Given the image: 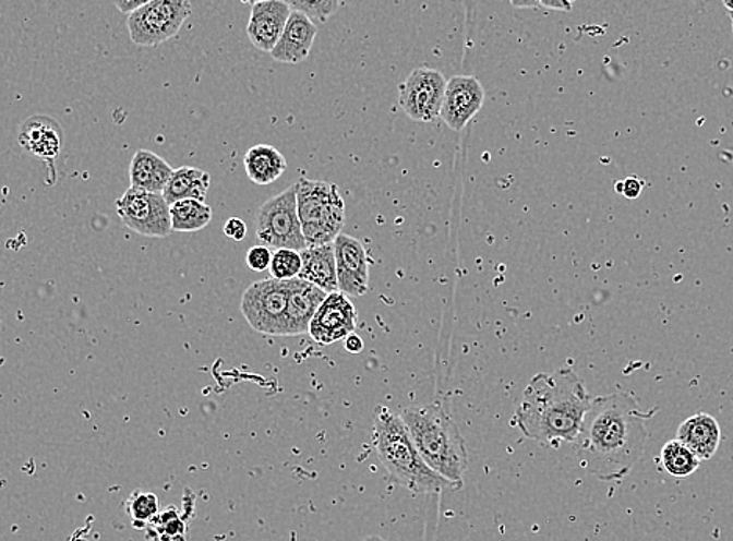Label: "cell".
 I'll use <instances>...</instances> for the list:
<instances>
[{
    "instance_id": "6da1fadb",
    "label": "cell",
    "mask_w": 733,
    "mask_h": 541,
    "mask_svg": "<svg viewBox=\"0 0 733 541\" xmlns=\"http://www.w3.org/2000/svg\"><path fill=\"white\" fill-rule=\"evenodd\" d=\"M656 412H642L632 393H613L591 400L574 443L585 471L598 481H623L645 453L649 438L646 421Z\"/></svg>"
},
{
    "instance_id": "7a4b0ae2",
    "label": "cell",
    "mask_w": 733,
    "mask_h": 541,
    "mask_svg": "<svg viewBox=\"0 0 733 541\" xmlns=\"http://www.w3.org/2000/svg\"><path fill=\"white\" fill-rule=\"evenodd\" d=\"M591 400L582 378L569 368L540 373L516 404L515 423L527 438L541 445H574Z\"/></svg>"
},
{
    "instance_id": "3957f363",
    "label": "cell",
    "mask_w": 733,
    "mask_h": 541,
    "mask_svg": "<svg viewBox=\"0 0 733 541\" xmlns=\"http://www.w3.org/2000/svg\"><path fill=\"white\" fill-rule=\"evenodd\" d=\"M373 440L378 460L393 481L408 492L435 494L458 489L425 464L400 414L384 406L375 409Z\"/></svg>"
},
{
    "instance_id": "277c9868",
    "label": "cell",
    "mask_w": 733,
    "mask_h": 541,
    "mask_svg": "<svg viewBox=\"0 0 733 541\" xmlns=\"http://www.w3.org/2000/svg\"><path fill=\"white\" fill-rule=\"evenodd\" d=\"M400 418L425 464L460 489L468 468V450L457 424L442 404L404 409Z\"/></svg>"
},
{
    "instance_id": "5b68a950",
    "label": "cell",
    "mask_w": 733,
    "mask_h": 541,
    "mask_svg": "<svg viewBox=\"0 0 733 541\" xmlns=\"http://www.w3.org/2000/svg\"><path fill=\"white\" fill-rule=\"evenodd\" d=\"M298 208L307 248L334 243L341 236L346 205L335 183L301 179L298 182Z\"/></svg>"
},
{
    "instance_id": "8992f818",
    "label": "cell",
    "mask_w": 733,
    "mask_h": 541,
    "mask_svg": "<svg viewBox=\"0 0 733 541\" xmlns=\"http://www.w3.org/2000/svg\"><path fill=\"white\" fill-rule=\"evenodd\" d=\"M256 240L273 249L307 248L298 208V183L260 205L255 218Z\"/></svg>"
},
{
    "instance_id": "52a82bcc",
    "label": "cell",
    "mask_w": 733,
    "mask_h": 541,
    "mask_svg": "<svg viewBox=\"0 0 733 541\" xmlns=\"http://www.w3.org/2000/svg\"><path fill=\"white\" fill-rule=\"evenodd\" d=\"M291 291L292 279L271 277L252 284L241 299V313L249 326L260 334L285 337Z\"/></svg>"
},
{
    "instance_id": "ba28073f",
    "label": "cell",
    "mask_w": 733,
    "mask_h": 541,
    "mask_svg": "<svg viewBox=\"0 0 733 541\" xmlns=\"http://www.w3.org/2000/svg\"><path fill=\"white\" fill-rule=\"evenodd\" d=\"M191 12V0H152L129 14L130 39L141 48H157L179 34Z\"/></svg>"
},
{
    "instance_id": "9c48e42d",
    "label": "cell",
    "mask_w": 733,
    "mask_h": 541,
    "mask_svg": "<svg viewBox=\"0 0 733 541\" xmlns=\"http://www.w3.org/2000/svg\"><path fill=\"white\" fill-rule=\"evenodd\" d=\"M117 211L121 221L133 232L143 237L165 238L171 236V205L164 193H151L130 189L117 201Z\"/></svg>"
},
{
    "instance_id": "30bf717a",
    "label": "cell",
    "mask_w": 733,
    "mask_h": 541,
    "mask_svg": "<svg viewBox=\"0 0 733 541\" xmlns=\"http://www.w3.org/2000/svg\"><path fill=\"white\" fill-rule=\"evenodd\" d=\"M446 86L442 72L418 68L399 85V107L413 121H436L442 115Z\"/></svg>"
},
{
    "instance_id": "8fae6325",
    "label": "cell",
    "mask_w": 733,
    "mask_h": 541,
    "mask_svg": "<svg viewBox=\"0 0 733 541\" xmlns=\"http://www.w3.org/2000/svg\"><path fill=\"white\" fill-rule=\"evenodd\" d=\"M357 310L341 291L328 293L310 323L309 335L317 345H334L356 334Z\"/></svg>"
},
{
    "instance_id": "7c38bea8",
    "label": "cell",
    "mask_w": 733,
    "mask_h": 541,
    "mask_svg": "<svg viewBox=\"0 0 733 541\" xmlns=\"http://www.w3.org/2000/svg\"><path fill=\"white\" fill-rule=\"evenodd\" d=\"M485 89L474 75H454L447 81L442 115L444 124L454 132H461L482 110Z\"/></svg>"
},
{
    "instance_id": "4fadbf2b",
    "label": "cell",
    "mask_w": 733,
    "mask_h": 541,
    "mask_svg": "<svg viewBox=\"0 0 733 541\" xmlns=\"http://www.w3.org/2000/svg\"><path fill=\"white\" fill-rule=\"evenodd\" d=\"M337 255L338 290L360 298L370 288V260L366 249L357 238L338 236L334 241Z\"/></svg>"
},
{
    "instance_id": "5bb4252c",
    "label": "cell",
    "mask_w": 733,
    "mask_h": 541,
    "mask_svg": "<svg viewBox=\"0 0 733 541\" xmlns=\"http://www.w3.org/2000/svg\"><path fill=\"white\" fill-rule=\"evenodd\" d=\"M291 12V7L285 0H263L252 5L248 23V36L252 45L262 52H273Z\"/></svg>"
},
{
    "instance_id": "9a60e30c",
    "label": "cell",
    "mask_w": 733,
    "mask_h": 541,
    "mask_svg": "<svg viewBox=\"0 0 733 541\" xmlns=\"http://www.w3.org/2000/svg\"><path fill=\"white\" fill-rule=\"evenodd\" d=\"M17 140L27 153L50 164L59 157L61 147H63V129L57 119L46 117V115H36V117L25 119Z\"/></svg>"
},
{
    "instance_id": "2e32d148",
    "label": "cell",
    "mask_w": 733,
    "mask_h": 541,
    "mask_svg": "<svg viewBox=\"0 0 733 541\" xmlns=\"http://www.w3.org/2000/svg\"><path fill=\"white\" fill-rule=\"evenodd\" d=\"M317 27L307 14L292 10L287 27L271 57L279 63L299 64L309 59L312 52Z\"/></svg>"
},
{
    "instance_id": "e0dca14e",
    "label": "cell",
    "mask_w": 733,
    "mask_h": 541,
    "mask_svg": "<svg viewBox=\"0 0 733 541\" xmlns=\"http://www.w3.org/2000/svg\"><path fill=\"white\" fill-rule=\"evenodd\" d=\"M327 294L326 291L321 290L316 285L307 282V280L299 279V277L292 279L290 309H288L285 337L309 334L310 323H312L314 313L323 304Z\"/></svg>"
},
{
    "instance_id": "ac0fdd59",
    "label": "cell",
    "mask_w": 733,
    "mask_h": 541,
    "mask_svg": "<svg viewBox=\"0 0 733 541\" xmlns=\"http://www.w3.org/2000/svg\"><path fill=\"white\" fill-rule=\"evenodd\" d=\"M677 440L688 446L700 460H710L721 442V428L709 413L689 417L678 425Z\"/></svg>"
},
{
    "instance_id": "d6986e66",
    "label": "cell",
    "mask_w": 733,
    "mask_h": 541,
    "mask_svg": "<svg viewBox=\"0 0 733 541\" xmlns=\"http://www.w3.org/2000/svg\"><path fill=\"white\" fill-rule=\"evenodd\" d=\"M301 255L302 270L299 274V279L316 285L326 293L339 291L337 255H335L334 243L305 248L301 251Z\"/></svg>"
},
{
    "instance_id": "ffe728a7",
    "label": "cell",
    "mask_w": 733,
    "mask_h": 541,
    "mask_svg": "<svg viewBox=\"0 0 733 541\" xmlns=\"http://www.w3.org/2000/svg\"><path fill=\"white\" fill-rule=\"evenodd\" d=\"M175 169L152 151L140 149L133 155L129 175L132 189L164 193Z\"/></svg>"
},
{
    "instance_id": "44dd1931",
    "label": "cell",
    "mask_w": 733,
    "mask_h": 541,
    "mask_svg": "<svg viewBox=\"0 0 733 541\" xmlns=\"http://www.w3.org/2000/svg\"><path fill=\"white\" fill-rule=\"evenodd\" d=\"M245 175L256 185H269L287 171V158L271 144H256L244 155Z\"/></svg>"
},
{
    "instance_id": "7402d4cb",
    "label": "cell",
    "mask_w": 733,
    "mask_h": 541,
    "mask_svg": "<svg viewBox=\"0 0 733 541\" xmlns=\"http://www.w3.org/2000/svg\"><path fill=\"white\" fill-rule=\"evenodd\" d=\"M209 177L207 171L194 168V166H182V168L175 169L168 185L164 191L165 200L169 205L183 200L204 201L207 196Z\"/></svg>"
},
{
    "instance_id": "603a6c76",
    "label": "cell",
    "mask_w": 733,
    "mask_h": 541,
    "mask_svg": "<svg viewBox=\"0 0 733 541\" xmlns=\"http://www.w3.org/2000/svg\"><path fill=\"white\" fill-rule=\"evenodd\" d=\"M213 218L212 207L204 201L183 200L171 205L172 230L180 233L205 229Z\"/></svg>"
},
{
    "instance_id": "cb8c5ba5",
    "label": "cell",
    "mask_w": 733,
    "mask_h": 541,
    "mask_svg": "<svg viewBox=\"0 0 733 541\" xmlns=\"http://www.w3.org/2000/svg\"><path fill=\"white\" fill-rule=\"evenodd\" d=\"M660 464L668 474L674 478H688L693 472L698 471L700 459L688 446L675 438L663 446L660 453Z\"/></svg>"
},
{
    "instance_id": "d4e9b609",
    "label": "cell",
    "mask_w": 733,
    "mask_h": 541,
    "mask_svg": "<svg viewBox=\"0 0 733 541\" xmlns=\"http://www.w3.org/2000/svg\"><path fill=\"white\" fill-rule=\"evenodd\" d=\"M128 512L133 526L139 529L149 528L151 522L160 514L158 496L151 492H133L128 501Z\"/></svg>"
},
{
    "instance_id": "484cf974",
    "label": "cell",
    "mask_w": 733,
    "mask_h": 541,
    "mask_svg": "<svg viewBox=\"0 0 733 541\" xmlns=\"http://www.w3.org/2000/svg\"><path fill=\"white\" fill-rule=\"evenodd\" d=\"M149 530L160 541H185L188 526L175 507H168L151 522Z\"/></svg>"
},
{
    "instance_id": "4316f807",
    "label": "cell",
    "mask_w": 733,
    "mask_h": 541,
    "mask_svg": "<svg viewBox=\"0 0 733 541\" xmlns=\"http://www.w3.org/2000/svg\"><path fill=\"white\" fill-rule=\"evenodd\" d=\"M302 270L301 251L295 249H276L271 262V277L277 280H291L299 277Z\"/></svg>"
},
{
    "instance_id": "83f0119b",
    "label": "cell",
    "mask_w": 733,
    "mask_h": 541,
    "mask_svg": "<svg viewBox=\"0 0 733 541\" xmlns=\"http://www.w3.org/2000/svg\"><path fill=\"white\" fill-rule=\"evenodd\" d=\"M291 10L307 14L310 20L326 23L339 9L341 0H285Z\"/></svg>"
},
{
    "instance_id": "f1b7e54d",
    "label": "cell",
    "mask_w": 733,
    "mask_h": 541,
    "mask_svg": "<svg viewBox=\"0 0 733 541\" xmlns=\"http://www.w3.org/2000/svg\"><path fill=\"white\" fill-rule=\"evenodd\" d=\"M273 262V252L268 247H254L249 249L248 254H245V265L254 273H263V270H268Z\"/></svg>"
},
{
    "instance_id": "f546056e",
    "label": "cell",
    "mask_w": 733,
    "mask_h": 541,
    "mask_svg": "<svg viewBox=\"0 0 733 541\" xmlns=\"http://www.w3.org/2000/svg\"><path fill=\"white\" fill-rule=\"evenodd\" d=\"M615 189L627 200H637L642 191V180L637 179V177H628L623 182H617Z\"/></svg>"
},
{
    "instance_id": "4dcf8cb0",
    "label": "cell",
    "mask_w": 733,
    "mask_h": 541,
    "mask_svg": "<svg viewBox=\"0 0 733 541\" xmlns=\"http://www.w3.org/2000/svg\"><path fill=\"white\" fill-rule=\"evenodd\" d=\"M224 233L235 241H243L248 236V226L241 218H230L224 226Z\"/></svg>"
},
{
    "instance_id": "1f68e13d",
    "label": "cell",
    "mask_w": 733,
    "mask_h": 541,
    "mask_svg": "<svg viewBox=\"0 0 733 541\" xmlns=\"http://www.w3.org/2000/svg\"><path fill=\"white\" fill-rule=\"evenodd\" d=\"M113 2L119 12L132 14L133 12H136V10L143 9L147 3H151L152 0H113Z\"/></svg>"
},
{
    "instance_id": "d6a6232c",
    "label": "cell",
    "mask_w": 733,
    "mask_h": 541,
    "mask_svg": "<svg viewBox=\"0 0 733 541\" xmlns=\"http://www.w3.org/2000/svg\"><path fill=\"white\" fill-rule=\"evenodd\" d=\"M541 5L551 10H560V12H570L573 10V3H569L568 0H541Z\"/></svg>"
},
{
    "instance_id": "836d02e7",
    "label": "cell",
    "mask_w": 733,
    "mask_h": 541,
    "mask_svg": "<svg viewBox=\"0 0 733 541\" xmlns=\"http://www.w3.org/2000/svg\"><path fill=\"white\" fill-rule=\"evenodd\" d=\"M345 346H346V349H348L349 352L359 353V352L363 351L364 342H363V340H361L359 335L350 334L349 337L346 338Z\"/></svg>"
},
{
    "instance_id": "e575fe53",
    "label": "cell",
    "mask_w": 733,
    "mask_h": 541,
    "mask_svg": "<svg viewBox=\"0 0 733 541\" xmlns=\"http://www.w3.org/2000/svg\"><path fill=\"white\" fill-rule=\"evenodd\" d=\"M513 9H538L541 7V0H510Z\"/></svg>"
},
{
    "instance_id": "d590c367",
    "label": "cell",
    "mask_w": 733,
    "mask_h": 541,
    "mask_svg": "<svg viewBox=\"0 0 733 541\" xmlns=\"http://www.w3.org/2000/svg\"><path fill=\"white\" fill-rule=\"evenodd\" d=\"M722 2H724L725 9L733 13V0H722Z\"/></svg>"
},
{
    "instance_id": "8d00e7d4",
    "label": "cell",
    "mask_w": 733,
    "mask_h": 541,
    "mask_svg": "<svg viewBox=\"0 0 733 541\" xmlns=\"http://www.w3.org/2000/svg\"><path fill=\"white\" fill-rule=\"evenodd\" d=\"M361 541H385V540L381 539V537L371 536V537H368V539H364V540H361Z\"/></svg>"
},
{
    "instance_id": "74e56055",
    "label": "cell",
    "mask_w": 733,
    "mask_h": 541,
    "mask_svg": "<svg viewBox=\"0 0 733 541\" xmlns=\"http://www.w3.org/2000/svg\"><path fill=\"white\" fill-rule=\"evenodd\" d=\"M241 2L249 3V5H255V3L263 2V0H241Z\"/></svg>"
},
{
    "instance_id": "f35d334b",
    "label": "cell",
    "mask_w": 733,
    "mask_h": 541,
    "mask_svg": "<svg viewBox=\"0 0 733 541\" xmlns=\"http://www.w3.org/2000/svg\"><path fill=\"white\" fill-rule=\"evenodd\" d=\"M731 17H732V32H733V13H731Z\"/></svg>"
},
{
    "instance_id": "ab89813d",
    "label": "cell",
    "mask_w": 733,
    "mask_h": 541,
    "mask_svg": "<svg viewBox=\"0 0 733 541\" xmlns=\"http://www.w3.org/2000/svg\"><path fill=\"white\" fill-rule=\"evenodd\" d=\"M568 2H569V3H574V2H576V0H568Z\"/></svg>"
}]
</instances>
